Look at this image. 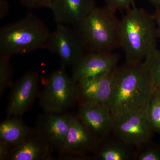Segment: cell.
I'll return each mask as SVG.
<instances>
[{
    "mask_svg": "<svg viewBox=\"0 0 160 160\" xmlns=\"http://www.w3.org/2000/svg\"><path fill=\"white\" fill-rule=\"evenodd\" d=\"M155 89L144 62H126L115 69L112 92L107 107L112 114L131 109H146Z\"/></svg>",
    "mask_w": 160,
    "mask_h": 160,
    "instance_id": "6da1fadb",
    "label": "cell"
},
{
    "mask_svg": "<svg viewBox=\"0 0 160 160\" xmlns=\"http://www.w3.org/2000/svg\"><path fill=\"white\" fill-rule=\"evenodd\" d=\"M119 48L126 63L143 62L157 49L158 35L153 15L134 6L120 20Z\"/></svg>",
    "mask_w": 160,
    "mask_h": 160,
    "instance_id": "7a4b0ae2",
    "label": "cell"
},
{
    "mask_svg": "<svg viewBox=\"0 0 160 160\" xmlns=\"http://www.w3.org/2000/svg\"><path fill=\"white\" fill-rule=\"evenodd\" d=\"M119 24L116 11L106 5L72 27L85 52H109L119 48Z\"/></svg>",
    "mask_w": 160,
    "mask_h": 160,
    "instance_id": "3957f363",
    "label": "cell"
},
{
    "mask_svg": "<svg viewBox=\"0 0 160 160\" xmlns=\"http://www.w3.org/2000/svg\"><path fill=\"white\" fill-rule=\"evenodd\" d=\"M50 32L42 20L28 13L0 29V53L11 57L46 49Z\"/></svg>",
    "mask_w": 160,
    "mask_h": 160,
    "instance_id": "277c9868",
    "label": "cell"
},
{
    "mask_svg": "<svg viewBox=\"0 0 160 160\" xmlns=\"http://www.w3.org/2000/svg\"><path fill=\"white\" fill-rule=\"evenodd\" d=\"M38 98L44 112H66L78 103L77 83L61 66L45 80Z\"/></svg>",
    "mask_w": 160,
    "mask_h": 160,
    "instance_id": "5b68a950",
    "label": "cell"
},
{
    "mask_svg": "<svg viewBox=\"0 0 160 160\" xmlns=\"http://www.w3.org/2000/svg\"><path fill=\"white\" fill-rule=\"evenodd\" d=\"M113 114L112 133L135 147L151 141L152 130L146 109H131Z\"/></svg>",
    "mask_w": 160,
    "mask_h": 160,
    "instance_id": "8992f818",
    "label": "cell"
},
{
    "mask_svg": "<svg viewBox=\"0 0 160 160\" xmlns=\"http://www.w3.org/2000/svg\"><path fill=\"white\" fill-rule=\"evenodd\" d=\"M98 138L84 124L77 115L72 114L69 130L58 152L62 160H85L94 151Z\"/></svg>",
    "mask_w": 160,
    "mask_h": 160,
    "instance_id": "52a82bcc",
    "label": "cell"
},
{
    "mask_svg": "<svg viewBox=\"0 0 160 160\" xmlns=\"http://www.w3.org/2000/svg\"><path fill=\"white\" fill-rule=\"evenodd\" d=\"M40 82L38 72L29 71L13 82L10 88L7 117H21L30 109L39 95Z\"/></svg>",
    "mask_w": 160,
    "mask_h": 160,
    "instance_id": "ba28073f",
    "label": "cell"
},
{
    "mask_svg": "<svg viewBox=\"0 0 160 160\" xmlns=\"http://www.w3.org/2000/svg\"><path fill=\"white\" fill-rule=\"evenodd\" d=\"M46 49L59 58L62 66L72 67L85 52L72 27L57 24L50 36Z\"/></svg>",
    "mask_w": 160,
    "mask_h": 160,
    "instance_id": "9c48e42d",
    "label": "cell"
},
{
    "mask_svg": "<svg viewBox=\"0 0 160 160\" xmlns=\"http://www.w3.org/2000/svg\"><path fill=\"white\" fill-rule=\"evenodd\" d=\"M72 114L45 112L36 120L33 131L52 151L58 152L69 130Z\"/></svg>",
    "mask_w": 160,
    "mask_h": 160,
    "instance_id": "30bf717a",
    "label": "cell"
},
{
    "mask_svg": "<svg viewBox=\"0 0 160 160\" xmlns=\"http://www.w3.org/2000/svg\"><path fill=\"white\" fill-rule=\"evenodd\" d=\"M120 56L112 52H85L72 66L76 82L106 73L118 67Z\"/></svg>",
    "mask_w": 160,
    "mask_h": 160,
    "instance_id": "8fae6325",
    "label": "cell"
},
{
    "mask_svg": "<svg viewBox=\"0 0 160 160\" xmlns=\"http://www.w3.org/2000/svg\"><path fill=\"white\" fill-rule=\"evenodd\" d=\"M115 69L77 82L79 106L100 105L107 106L112 92Z\"/></svg>",
    "mask_w": 160,
    "mask_h": 160,
    "instance_id": "7c38bea8",
    "label": "cell"
},
{
    "mask_svg": "<svg viewBox=\"0 0 160 160\" xmlns=\"http://www.w3.org/2000/svg\"><path fill=\"white\" fill-rule=\"evenodd\" d=\"M96 0H54L49 9L57 24L72 26L96 7Z\"/></svg>",
    "mask_w": 160,
    "mask_h": 160,
    "instance_id": "4fadbf2b",
    "label": "cell"
},
{
    "mask_svg": "<svg viewBox=\"0 0 160 160\" xmlns=\"http://www.w3.org/2000/svg\"><path fill=\"white\" fill-rule=\"evenodd\" d=\"M77 115L98 138L112 133L113 114L107 106L100 105L79 106Z\"/></svg>",
    "mask_w": 160,
    "mask_h": 160,
    "instance_id": "5bb4252c",
    "label": "cell"
},
{
    "mask_svg": "<svg viewBox=\"0 0 160 160\" xmlns=\"http://www.w3.org/2000/svg\"><path fill=\"white\" fill-rule=\"evenodd\" d=\"M135 152L136 147L111 133L99 138L92 153L98 160H134Z\"/></svg>",
    "mask_w": 160,
    "mask_h": 160,
    "instance_id": "9a60e30c",
    "label": "cell"
},
{
    "mask_svg": "<svg viewBox=\"0 0 160 160\" xmlns=\"http://www.w3.org/2000/svg\"><path fill=\"white\" fill-rule=\"evenodd\" d=\"M53 152L34 132L12 149L8 160H52Z\"/></svg>",
    "mask_w": 160,
    "mask_h": 160,
    "instance_id": "2e32d148",
    "label": "cell"
},
{
    "mask_svg": "<svg viewBox=\"0 0 160 160\" xmlns=\"http://www.w3.org/2000/svg\"><path fill=\"white\" fill-rule=\"evenodd\" d=\"M34 132L20 116L7 117L0 123V141L12 148L19 145Z\"/></svg>",
    "mask_w": 160,
    "mask_h": 160,
    "instance_id": "e0dca14e",
    "label": "cell"
},
{
    "mask_svg": "<svg viewBox=\"0 0 160 160\" xmlns=\"http://www.w3.org/2000/svg\"><path fill=\"white\" fill-rule=\"evenodd\" d=\"M11 57L0 53V96L13 84V69L10 62Z\"/></svg>",
    "mask_w": 160,
    "mask_h": 160,
    "instance_id": "ac0fdd59",
    "label": "cell"
},
{
    "mask_svg": "<svg viewBox=\"0 0 160 160\" xmlns=\"http://www.w3.org/2000/svg\"><path fill=\"white\" fill-rule=\"evenodd\" d=\"M146 112L152 130L160 133V95L156 89L146 108Z\"/></svg>",
    "mask_w": 160,
    "mask_h": 160,
    "instance_id": "d6986e66",
    "label": "cell"
},
{
    "mask_svg": "<svg viewBox=\"0 0 160 160\" xmlns=\"http://www.w3.org/2000/svg\"><path fill=\"white\" fill-rule=\"evenodd\" d=\"M134 160H160V145L151 140L138 146Z\"/></svg>",
    "mask_w": 160,
    "mask_h": 160,
    "instance_id": "ffe728a7",
    "label": "cell"
},
{
    "mask_svg": "<svg viewBox=\"0 0 160 160\" xmlns=\"http://www.w3.org/2000/svg\"><path fill=\"white\" fill-rule=\"evenodd\" d=\"M144 62L149 70L156 89L160 86V49L155 50Z\"/></svg>",
    "mask_w": 160,
    "mask_h": 160,
    "instance_id": "44dd1931",
    "label": "cell"
},
{
    "mask_svg": "<svg viewBox=\"0 0 160 160\" xmlns=\"http://www.w3.org/2000/svg\"><path fill=\"white\" fill-rule=\"evenodd\" d=\"M106 5L117 12L127 10L134 6L135 0H105Z\"/></svg>",
    "mask_w": 160,
    "mask_h": 160,
    "instance_id": "7402d4cb",
    "label": "cell"
},
{
    "mask_svg": "<svg viewBox=\"0 0 160 160\" xmlns=\"http://www.w3.org/2000/svg\"><path fill=\"white\" fill-rule=\"evenodd\" d=\"M54 0H19L26 8L30 9L50 8Z\"/></svg>",
    "mask_w": 160,
    "mask_h": 160,
    "instance_id": "603a6c76",
    "label": "cell"
},
{
    "mask_svg": "<svg viewBox=\"0 0 160 160\" xmlns=\"http://www.w3.org/2000/svg\"><path fill=\"white\" fill-rule=\"evenodd\" d=\"M12 148L8 144L0 141V160H8Z\"/></svg>",
    "mask_w": 160,
    "mask_h": 160,
    "instance_id": "cb8c5ba5",
    "label": "cell"
},
{
    "mask_svg": "<svg viewBox=\"0 0 160 160\" xmlns=\"http://www.w3.org/2000/svg\"><path fill=\"white\" fill-rule=\"evenodd\" d=\"M10 9L8 0H0V19H3L8 15Z\"/></svg>",
    "mask_w": 160,
    "mask_h": 160,
    "instance_id": "d4e9b609",
    "label": "cell"
},
{
    "mask_svg": "<svg viewBox=\"0 0 160 160\" xmlns=\"http://www.w3.org/2000/svg\"><path fill=\"white\" fill-rule=\"evenodd\" d=\"M152 15L157 29L158 38L160 42V9H156L154 14Z\"/></svg>",
    "mask_w": 160,
    "mask_h": 160,
    "instance_id": "484cf974",
    "label": "cell"
},
{
    "mask_svg": "<svg viewBox=\"0 0 160 160\" xmlns=\"http://www.w3.org/2000/svg\"><path fill=\"white\" fill-rule=\"evenodd\" d=\"M152 6L155 7L156 9H160V0H149Z\"/></svg>",
    "mask_w": 160,
    "mask_h": 160,
    "instance_id": "4316f807",
    "label": "cell"
},
{
    "mask_svg": "<svg viewBox=\"0 0 160 160\" xmlns=\"http://www.w3.org/2000/svg\"><path fill=\"white\" fill-rule=\"evenodd\" d=\"M157 89L159 93V94L160 95V86H158V87H157L156 88Z\"/></svg>",
    "mask_w": 160,
    "mask_h": 160,
    "instance_id": "83f0119b",
    "label": "cell"
}]
</instances>
